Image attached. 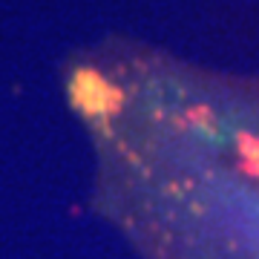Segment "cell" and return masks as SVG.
Listing matches in <instances>:
<instances>
[{"instance_id": "obj_1", "label": "cell", "mask_w": 259, "mask_h": 259, "mask_svg": "<svg viewBox=\"0 0 259 259\" xmlns=\"http://www.w3.org/2000/svg\"><path fill=\"white\" fill-rule=\"evenodd\" d=\"M72 98H75V104L81 107V110H87V112H107V110H112L115 107V90L104 81V78H98L95 72H81L78 78H75V84H72Z\"/></svg>"}]
</instances>
